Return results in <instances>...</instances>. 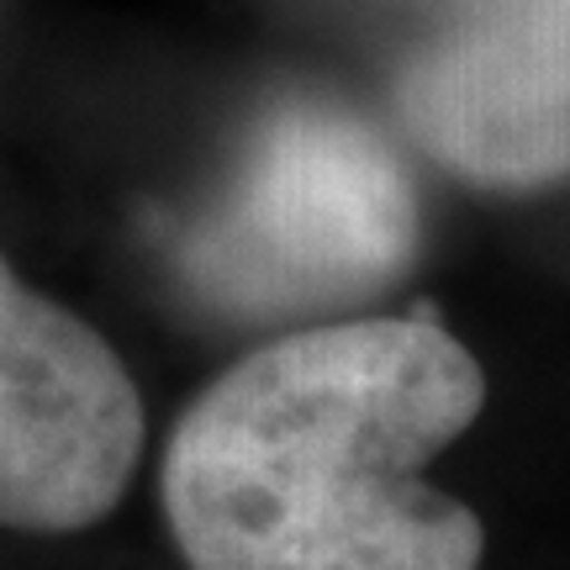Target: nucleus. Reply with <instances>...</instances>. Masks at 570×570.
<instances>
[{
  "label": "nucleus",
  "mask_w": 570,
  "mask_h": 570,
  "mask_svg": "<svg viewBox=\"0 0 570 570\" xmlns=\"http://www.w3.org/2000/svg\"><path fill=\"white\" fill-rule=\"evenodd\" d=\"M487 407L433 317H333L244 354L180 412L164 518L185 570H481V518L428 481Z\"/></svg>",
  "instance_id": "f257e3e1"
},
{
  "label": "nucleus",
  "mask_w": 570,
  "mask_h": 570,
  "mask_svg": "<svg viewBox=\"0 0 570 570\" xmlns=\"http://www.w3.org/2000/svg\"><path fill=\"white\" fill-rule=\"evenodd\" d=\"M417 254V190L375 127L327 101H285L248 132L190 223L180 265L217 312L333 323Z\"/></svg>",
  "instance_id": "f03ea898"
},
{
  "label": "nucleus",
  "mask_w": 570,
  "mask_h": 570,
  "mask_svg": "<svg viewBox=\"0 0 570 570\" xmlns=\"http://www.w3.org/2000/svg\"><path fill=\"white\" fill-rule=\"evenodd\" d=\"M148 417L122 354L0 254V529L80 533L117 512Z\"/></svg>",
  "instance_id": "7ed1b4c3"
},
{
  "label": "nucleus",
  "mask_w": 570,
  "mask_h": 570,
  "mask_svg": "<svg viewBox=\"0 0 570 570\" xmlns=\"http://www.w3.org/2000/svg\"><path fill=\"white\" fill-rule=\"evenodd\" d=\"M396 117L465 185L570 180V0H481L407 59Z\"/></svg>",
  "instance_id": "20e7f679"
}]
</instances>
